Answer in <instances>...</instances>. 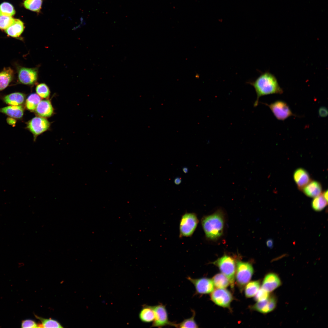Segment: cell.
Masks as SVG:
<instances>
[{
  "mask_svg": "<svg viewBox=\"0 0 328 328\" xmlns=\"http://www.w3.org/2000/svg\"><path fill=\"white\" fill-rule=\"evenodd\" d=\"M254 88L257 94V98L254 104L256 107L259 100L263 96L273 94H281L283 89L279 86L275 76L268 71L262 73L255 80L248 82Z\"/></svg>",
  "mask_w": 328,
  "mask_h": 328,
  "instance_id": "6da1fadb",
  "label": "cell"
},
{
  "mask_svg": "<svg viewBox=\"0 0 328 328\" xmlns=\"http://www.w3.org/2000/svg\"><path fill=\"white\" fill-rule=\"evenodd\" d=\"M224 220L222 212L218 210L202 219V226L206 237L211 240L216 239L222 234Z\"/></svg>",
  "mask_w": 328,
  "mask_h": 328,
  "instance_id": "7a4b0ae2",
  "label": "cell"
},
{
  "mask_svg": "<svg viewBox=\"0 0 328 328\" xmlns=\"http://www.w3.org/2000/svg\"><path fill=\"white\" fill-rule=\"evenodd\" d=\"M213 263L217 266L222 273L229 279L232 288L234 286L236 270V261L230 255H225L218 258Z\"/></svg>",
  "mask_w": 328,
  "mask_h": 328,
  "instance_id": "3957f363",
  "label": "cell"
},
{
  "mask_svg": "<svg viewBox=\"0 0 328 328\" xmlns=\"http://www.w3.org/2000/svg\"><path fill=\"white\" fill-rule=\"evenodd\" d=\"M199 222L196 215L193 213H186L182 217L179 224V236L189 237L194 232Z\"/></svg>",
  "mask_w": 328,
  "mask_h": 328,
  "instance_id": "277c9868",
  "label": "cell"
},
{
  "mask_svg": "<svg viewBox=\"0 0 328 328\" xmlns=\"http://www.w3.org/2000/svg\"><path fill=\"white\" fill-rule=\"evenodd\" d=\"M236 263V282L239 286L243 287L251 279L254 272L253 267L248 262L238 261Z\"/></svg>",
  "mask_w": 328,
  "mask_h": 328,
  "instance_id": "5b68a950",
  "label": "cell"
},
{
  "mask_svg": "<svg viewBox=\"0 0 328 328\" xmlns=\"http://www.w3.org/2000/svg\"><path fill=\"white\" fill-rule=\"evenodd\" d=\"M270 109L277 119L284 121L291 116H296L292 112L287 104L285 102L278 100L270 104L263 103Z\"/></svg>",
  "mask_w": 328,
  "mask_h": 328,
  "instance_id": "8992f818",
  "label": "cell"
},
{
  "mask_svg": "<svg viewBox=\"0 0 328 328\" xmlns=\"http://www.w3.org/2000/svg\"><path fill=\"white\" fill-rule=\"evenodd\" d=\"M50 126L47 119L39 116L32 118L27 124V128L32 134L35 140L38 135L48 130Z\"/></svg>",
  "mask_w": 328,
  "mask_h": 328,
  "instance_id": "52a82bcc",
  "label": "cell"
},
{
  "mask_svg": "<svg viewBox=\"0 0 328 328\" xmlns=\"http://www.w3.org/2000/svg\"><path fill=\"white\" fill-rule=\"evenodd\" d=\"M152 307L155 313V317L151 327L161 328L167 326H173V323L169 320L165 305L160 304Z\"/></svg>",
  "mask_w": 328,
  "mask_h": 328,
  "instance_id": "ba28073f",
  "label": "cell"
},
{
  "mask_svg": "<svg viewBox=\"0 0 328 328\" xmlns=\"http://www.w3.org/2000/svg\"><path fill=\"white\" fill-rule=\"evenodd\" d=\"M211 293V300L216 304L225 308L230 306L233 297L229 291L224 289L218 288Z\"/></svg>",
  "mask_w": 328,
  "mask_h": 328,
  "instance_id": "9c48e42d",
  "label": "cell"
},
{
  "mask_svg": "<svg viewBox=\"0 0 328 328\" xmlns=\"http://www.w3.org/2000/svg\"><path fill=\"white\" fill-rule=\"evenodd\" d=\"M187 279L194 285L196 292L199 294L211 293L214 289V285L212 279L206 277L193 278L188 277Z\"/></svg>",
  "mask_w": 328,
  "mask_h": 328,
  "instance_id": "30bf717a",
  "label": "cell"
},
{
  "mask_svg": "<svg viewBox=\"0 0 328 328\" xmlns=\"http://www.w3.org/2000/svg\"><path fill=\"white\" fill-rule=\"evenodd\" d=\"M18 73L19 80L22 84L32 85L37 81L38 70L36 68L19 67L18 69Z\"/></svg>",
  "mask_w": 328,
  "mask_h": 328,
  "instance_id": "8fae6325",
  "label": "cell"
},
{
  "mask_svg": "<svg viewBox=\"0 0 328 328\" xmlns=\"http://www.w3.org/2000/svg\"><path fill=\"white\" fill-rule=\"evenodd\" d=\"M277 303L275 298L273 296L269 297L264 300L258 302L251 306V309L262 313H267L273 310Z\"/></svg>",
  "mask_w": 328,
  "mask_h": 328,
  "instance_id": "7c38bea8",
  "label": "cell"
},
{
  "mask_svg": "<svg viewBox=\"0 0 328 328\" xmlns=\"http://www.w3.org/2000/svg\"><path fill=\"white\" fill-rule=\"evenodd\" d=\"M281 284V281L278 276L275 273H270L265 276L261 288L269 292L275 290Z\"/></svg>",
  "mask_w": 328,
  "mask_h": 328,
  "instance_id": "4fadbf2b",
  "label": "cell"
},
{
  "mask_svg": "<svg viewBox=\"0 0 328 328\" xmlns=\"http://www.w3.org/2000/svg\"><path fill=\"white\" fill-rule=\"evenodd\" d=\"M293 177L298 188L301 190L311 180L308 173L302 168H299L295 170Z\"/></svg>",
  "mask_w": 328,
  "mask_h": 328,
  "instance_id": "5bb4252c",
  "label": "cell"
},
{
  "mask_svg": "<svg viewBox=\"0 0 328 328\" xmlns=\"http://www.w3.org/2000/svg\"><path fill=\"white\" fill-rule=\"evenodd\" d=\"M35 111L39 116L46 118L53 115L54 108L50 100L46 99L40 101Z\"/></svg>",
  "mask_w": 328,
  "mask_h": 328,
  "instance_id": "9a60e30c",
  "label": "cell"
},
{
  "mask_svg": "<svg viewBox=\"0 0 328 328\" xmlns=\"http://www.w3.org/2000/svg\"><path fill=\"white\" fill-rule=\"evenodd\" d=\"M301 190L307 196L314 198L322 193V188L319 182L311 180Z\"/></svg>",
  "mask_w": 328,
  "mask_h": 328,
  "instance_id": "2e32d148",
  "label": "cell"
},
{
  "mask_svg": "<svg viewBox=\"0 0 328 328\" xmlns=\"http://www.w3.org/2000/svg\"><path fill=\"white\" fill-rule=\"evenodd\" d=\"M24 29L23 23L19 19H15L12 24L5 30V32L9 36L17 37L21 35Z\"/></svg>",
  "mask_w": 328,
  "mask_h": 328,
  "instance_id": "e0dca14e",
  "label": "cell"
},
{
  "mask_svg": "<svg viewBox=\"0 0 328 328\" xmlns=\"http://www.w3.org/2000/svg\"><path fill=\"white\" fill-rule=\"evenodd\" d=\"M0 112L12 118H20L23 116L24 110L21 105H10L0 108Z\"/></svg>",
  "mask_w": 328,
  "mask_h": 328,
  "instance_id": "ac0fdd59",
  "label": "cell"
},
{
  "mask_svg": "<svg viewBox=\"0 0 328 328\" xmlns=\"http://www.w3.org/2000/svg\"><path fill=\"white\" fill-rule=\"evenodd\" d=\"M14 72L10 67H6L0 72V90L6 88L12 81Z\"/></svg>",
  "mask_w": 328,
  "mask_h": 328,
  "instance_id": "d6986e66",
  "label": "cell"
},
{
  "mask_svg": "<svg viewBox=\"0 0 328 328\" xmlns=\"http://www.w3.org/2000/svg\"><path fill=\"white\" fill-rule=\"evenodd\" d=\"M25 95L21 93L15 92L8 94L4 97V101L10 105L17 106L23 104L25 101Z\"/></svg>",
  "mask_w": 328,
  "mask_h": 328,
  "instance_id": "ffe728a7",
  "label": "cell"
},
{
  "mask_svg": "<svg viewBox=\"0 0 328 328\" xmlns=\"http://www.w3.org/2000/svg\"><path fill=\"white\" fill-rule=\"evenodd\" d=\"M139 317L140 320L144 323L153 322L155 315L152 306H144L139 313Z\"/></svg>",
  "mask_w": 328,
  "mask_h": 328,
  "instance_id": "44dd1931",
  "label": "cell"
},
{
  "mask_svg": "<svg viewBox=\"0 0 328 328\" xmlns=\"http://www.w3.org/2000/svg\"><path fill=\"white\" fill-rule=\"evenodd\" d=\"M212 280L214 286L217 288L224 289L230 285L228 278L222 273L216 275Z\"/></svg>",
  "mask_w": 328,
  "mask_h": 328,
  "instance_id": "7402d4cb",
  "label": "cell"
},
{
  "mask_svg": "<svg viewBox=\"0 0 328 328\" xmlns=\"http://www.w3.org/2000/svg\"><path fill=\"white\" fill-rule=\"evenodd\" d=\"M35 316L41 323L38 324V328H63L60 323L56 320L51 318H44L35 315Z\"/></svg>",
  "mask_w": 328,
  "mask_h": 328,
  "instance_id": "603a6c76",
  "label": "cell"
},
{
  "mask_svg": "<svg viewBox=\"0 0 328 328\" xmlns=\"http://www.w3.org/2000/svg\"><path fill=\"white\" fill-rule=\"evenodd\" d=\"M192 316L190 318L184 319L179 323H173V326L176 328H198V326L195 320L196 313L192 310Z\"/></svg>",
  "mask_w": 328,
  "mask_h": 328,
  "instance_id": "cb8c5ba5",
  "label": "cell"
},
{
  "mask_svg": "<svg viewBox=\"0 0 328 328\" xmlns=\"http://www.w3.org/2000/svg\"><path fill=\"white\" fill-rule=\"evenodd\" d=\"M327 201L322 193L319 196L315 197L312 200L311 206L312 208L316 211H320L323 210L327 205Z\"/></svg>",
  "mask_w": 328,
  "mask_h": 328,
  "instance_id": "d4e9b609",
  "label": "cell"
},
{
  "mask_svg": "<svg viewBox=\"0 0 328 328\" xmlns=\"http://www.w3.org/2000/svg\"><path fill=\"white\" fill-rule=\"evenodd\" d=\"M260 283L259 281H254L249 282L246 286L245 293L247 298L254 296L260 289Z\"/></svg>",
  "mask_w": 328,
  "mask_h": 328,
  "instance_id": "484cf974",
  "label": "cell"
},
{
  "mask_svg": "<svg viewBox=\"0 0 328 328\" xmlns=\"http://www.w3.org/2000/svg\"><path fill=\"white\" fill-rule=\"evenodd\" d=\"M41 101L40 97L36 94H30L26 99L25 106L26 109L31 111H35L37 105Z\"/></svg>",
  "mask_w": 328,
  "mask_h": 328,
  "instance_id": "4316f807",
  "label": "cell"
},
{
  "mask_svg": "<svg viewBox=\"0 0 328 328\" xmlns=\"http://www.w3.org/2000/svg\"><path fill=\"white\" fill-rule=\"evenodd\" d=\"M36 94L40 97L43 99H48L50 94V89L45 84L42 83L37 85L36 87Z\"/></svg>",
  "mask_w": 328,
  "mask_h": 328,
  "instance_id": "83f0119b",
  "label": "cell"
},
{
  "mask_svg": "<svg viewBox=\"0 0 328 328\" xmlns=\"http://www.w3.org/2000/svg\"><path fill=\"white\" fill-rule=\"evenodd\" d=\"M15 14V10L11 4L4 2L0 5V15L12 17Z\"/></svg>",
  "mask_w": 328,
  "mask_h": 328,
  "instance_id": "f1b7e54d",
  "label": "cell"
},
{
  "mask_svg": "<svg viewBox=\"0 0 328 328\" xmlns=\"http://www.w3.org/2000/svg\"><path fill=\"white\" fill-rule=\"evenodd\" d=\"M42 2V0H25L24 5L28 9L39 12L41 9Z\"/></svg>",
  "mask_w": 328,
  "mask_h": 328,
  "instance_id": "f546056e",
  "label": "cell"
},
{
  "mask_svg": "<svg viewBox=\"0 0 328 328\" xmlns=\"http://www.w3.org/2000/svg\"><path fill=\"white\" fill-rule=\"evenodd\" d=\"M14 19L11 16L0 15V29L6 30L12 24Z\"/></svg>",
  "mask_w": 328,
  "mask_h": 328,
  "instance_id": "4dcf8cb0",
  "label": "cell"
},
{
  "mask_svg": "<svg viewBox=\"0 0 328 328\" xmlns=\"http://www.w3.org/2000/svg\"><path fill=\"white\" fill-rule=\"evenodd\" d=\"M269 293L262 288L259 289L255 295V300L258 302L266 299L269 297Z\"/></svg>",
  "mask_w": 328,
  "mask_h": 328,
  "instance_id": "1f68e13d",
  "label": "cell"
},
{
  "mask_svg": "<svg viewBox=\"0 0 328 328\" xmlns=\"http://www.w3.org/2000/svg\"><path fill=\"white\" fill-rule=\"evenodd\" d=\"M21 326L22 328H38V324L34 321L30 319H27L22 321Z\"/></svg>",
  "mask_w": 328,
  "mask_h": 328,
  "instance_id": "d6a6232c",
  "label": "cell"
},
{
  "mask_svg": "<svg viewBox=\"0 0 328 328\" xmlns=\"http://www.w3.org/2000/svg\"><path fill=\"white\" fill-rule=\"evenodd\" d=\"M318 114L320 117H326L328 114V111L327 108L324 107H321L319 109Z\"/></svg>",
  "mask_w": 328,
  "mask_h": 328,
  "instance_id": "836d02e7",
  "label": "cell"
},
{
  "mask_svg": "<svg viewBox=\"0 0 328 328\" xmlns=\"http://www.w3.org/2000/svg\"><path fill=\"white\" fill-rule=\"evenodd\" d=\"M266 244L268 248H272L273 247L274 244L273 240L271 239L268 240L266 241Z\"/></svg>",
  "mask_w": 328,
  "mask_h": 328,
  "instance_id": "e575fe53",
  "label": "cell"
},
{
  "mask_svg": "<svg viewBox=\"0 0 328 328\" xmlns=\"http://www.w3.org/2000/svg\"><path fill=\"white\" fill-rule=\"evenodd\" d=\"M181 178L179 177H176L174 180V183L176 185H179L181 183Z\"/></svg>",
  "mask_w": 328,
  "mask_h": 328,
  "instance_id": "d590c367",
  "label": "cell"
},
{
  "mask_svg": "<svg viewBox=\"0 0 328 328\" xmlns=\"http://www.w3.org/2000/svg\"><path fill=\"white\" fill-rule=\"evenodd\" d=\"M322 193V194L323 195V196L325 198V199L327 201H328V191H327V190L326 191H325V192H324L323 193Z\"/></svg>",
  "mask_w": 328,
  "mask_h": 328,
  "instance_id": "8d00e7d4",
  "label": "cell"
},
{
  "mask_svg": "<svg viewBox=\"0 0 328 328\" xmlns=\"http://www.w3.org/2000/svg\"><path fill=\"white\" fill-rule=\"evenodd\" d=\"M182 170L183 172L185 173H187L188 172V169L187 167H184L182 168Z\"/></svg>",
  "mask_w": 328,
  "mask_h": 328,
  "instance_id": "74e56055",
  "label": "cell"
}]
</instances>
